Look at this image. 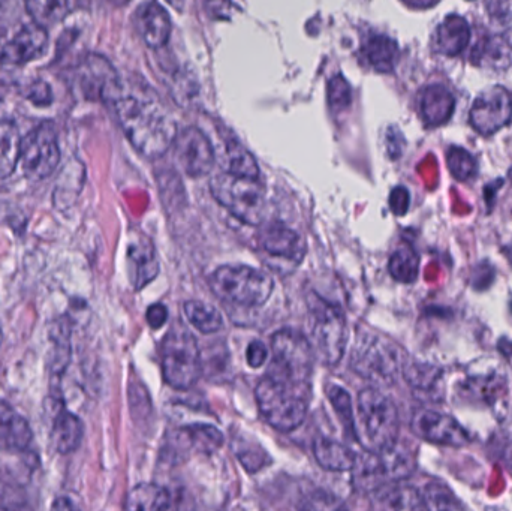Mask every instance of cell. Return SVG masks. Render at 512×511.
<instances>
[{
    "label": "cell",
    "mask_w": 512,
    "mask_h": 511,
    "mask_svg": "<svg viewBox=\"0 0 512 511\" xmlns=\"http://www.w3.org/2000/svg\"><path fill=\"white\" fill-rule=\"evenodd\" d=\"M111 107L129 143L144 158L164 156L173 146L177 125L173 113L150 86H123L122 93Z\"/></svg>",
    "instance_id": "cell-1"
},
{
    "label": "cell",
    "mask_w": 512,
    "mask_h": 511,
    "mask_svg": "<svg viewBox=\"0 0 512 511\" xmlns=\"http://www.w3.org/2000/svg\"><path fill=\"white\" fill-rule=\"evenodd\" d=\"M264 419L280 432L297 429L306 419L310 404V383L265 374L255 390Z\"/></svg>",
    "instance_id": "cell-2"
},
{
    "label": "cell",
    "mask_w": 512,
    "mask_h": 511,
    "mask_svg": "<svg viewBox=\"0 0 512 511\" xmlns=\"http://www.w3.org/2000/svg\"><path fill=\"white\" fill-rule=\"evenodd\" d=\"M399 411L393 399L376 387L361 390L357 402L355 440L367 452H381L399 440Z\"/></svg>",
    "instance_id": "cell-3"
},
{
    "label": "cell",
    "mask_w": 512,
    "mask_h": 511,
    "mask_svg": "<svg viewBox=\"0 0 512 511\" xmlns=\"http://www.w3.org/2000/svg\"><path fill=\"white\" fill-rule=\"evenodd\" d=\"M405 356L390 339L360 330L351 353V369L376 386L396 383L403 372Z\"/></svg>",
    "instance_id": "cell-4"
},
{
    "label": "cell",
    "mask_w": 512,
    "mask_h": 511,
    "mask_svg": "<svg viewBox=\"0 0 512 511\" xmlns=\"http://www.w3.org/2000/svg\"><path fill=\"white\" fill-rule=\"evenodd\" d=\"M309 309L310 345L315 357L324 365L336 366L348 345V324L342 309L319 294L307 296Z\"/></svg>",
    "instance_id": "cell-5"
},
{
    "label": "cell",
    "mask_w": 512,
    "mask_h": 511,
    "mask_svg": "<svg viewBox=\"0 0 512 511\" xmlns=\"http://www.w3.org/2000/svg\"><path fill=\"white\" fill-rule=\"evenodd\" d=\"M210 288L218 299L243 308H258L267 303L274 282L268 273L243 264L218 267L209 279Z\"/></svg>",
    "instance_id": "cell-6"
},
{
    "label": "cell",
    "mask_w": 512,
    "mask_h": 511,
    "mask_svg": "<svg viewBox=\"0 0 512 511\" xmlns=\"http://www.w3.org/2000/svg\"><path fill=\"white\" fill-rule=\"evenodd\" d=\"M162 374L165 383L176 390H188L200 380L203 372L200 347L195 336L176 323L161 345Z\"/></svg>",
    "instance_id": "cell-7"
},
{
    "label": "cell",
    "mask_w": 512,
    "mask_h": 511,
    "mask_svg": "<svg viewBox=\"0 0 512 511\" xmlns=\"http://www.w3.org/2000/svg\"><path fill=\"white\" fill-rule=\"evenodd\" d=\"M210 191L215 200L243 224L256 227L264 222L267 198L258 179L224 171L210 180Z\"/></svg>",
    "instance_id": "cell-8"
},
{
    "label": "cell",
    "mask_w": 512,
    "mask_h": 511,
    "mask_svg": "<svg viewBox=\"0 0 512 511\" xmlns=\"http://www.w3.org/2000/svg\"><path fill=\"white\" fill-rule=\"evenodd\" d=\"M417 468L414 452L406 444H391L381 452H364L357 456L354 471L355 483L361 489H378L385 483L402 482L411 477Z\"/></svg>",
    "instance_id": "cell-9"
},
{
    "label": "cell",
    "mask_w": 512,
    "mask_h": 511,
    "mask_svg": "<svg viewBox=\"0 0 512 511\" xmlns=\"http://www.w3.org/2000/svg\"><path fill=\"white\" fill-rule=\"evenodd\" d=\"M315 353L309 339L297 330H279L271 338V362L267 374L310 383Z\"/></svg>",
    "instance_id": "cell-10"
},
{
    "label": "cell",
    "mask_w": 512,
    "mask_h": 511,
    "mask_svg": "<svg viewBox=\"0 0 512 511\" xmlns=\"http://www.w3.org/2000/svg\"><path fill=\"white\" fill-rule=\"evenodd\" d=\"M21 167L30 180L47 179L60 162V147L56 128L50 122L41 123L23 138Z\"/></svg>",
    "instance_id": "cell-11"
},
{
    "label": "cell",
    "mask_w": 512,
    "mask_h": 511,
    "mask_svg": "<svg viewBox=\"0 0 512 511\" xmlns=\"http://www.w3.org/2000/svg\"><path fill=\"white\" fill-rule=\"evenodd\" d=\"M78 89L89 101L113 105L123 90L119 74L105 57L87 54L75 71Z\"/></svg>",
    "instance_id": "cell-12"
},
{
    "label": "cell",
    "mask_w": 512,
    "mask_h": 511,
    "mask_svg": "<svg viewBox=\"0 0 512 511\" xmlns=\"http://www.w3.org/2000/svg\"><path fill=\"white\" fill-rule=\"evenodd\" d=\"M411 429L420 440L439 446L463 447L471 443L468 432L454 417L430 408L415 411Z\"/></svg>",
    "instance_id": "cell-13"
},
{
    "label": "cell",
    "mask_w": 512,
    "mask_h": 511,
    "mask_svg": "<svg viewBox=\"0 0 512 511\" xmlns=\"http://www.w3.org/2000/svg\"><path fill=\"white\" fill-rule=\"evenodd\" d=\"M174 155L180 167L191 177L207 176L215 167L216 153L212 143L200 129L188 128L174 138Z\"/></svg>",
    "instance_id": "cell-14"
},
{
    "label": "cell",
    "mask_w": 512,
    "mask_h": 511,
    "mask_svg": "<svg viewBox=\"0 0 512 511\" xmlns=\"http://www.w3.org/2000/svg\"><path fill=\"white\" fill-rule=\"evenodd\" d=\"M512 117L510 93L502 87H492L478 96L472 105L471 123L481 134H495Z\"/></svg>",
    "instance_id": "cell-15"
},
{
    "label": "cell",
    "mask_w": 512,
    "mask_h": 511,
    "mask_svg": "<svg viewBox=\"0 0 512 511\" xmlns=\"http://www.w3.org/2000/svg\"><path fill=\"white\" fill-rule=\"evenodd\" d=\"M259 248L268 258L283 261L289 266H297L306 255V242L303 237L282 224H273L265 228L259 236Z\"/></svg>",
    "instance_id": "cell-16"
},
{
    "label": "cell",
    "mask_w": 512,
    "mask_h": 511,
    "mask_svg": "<svg viewBox=\"0 0 512 511\" xmlns=\"http://www.w3.org/2000/svg\"><path fill=\"white\" fill-rule=\"evenodd\" d=\"M48 47L45 27L32 23L24 26L0 51V63L5 66H20L38 59Z\"/></svg>",
    "instance_id": "cell-17"
},
{
    "label": "cell",
    "mask_w": 512,
    "mask_h": 511,
    "mask_svg": "<svg viewBox=\"0 0 512 511\" xmlns=\"http://www.w3.org/2000/svg\"><path fill=\"white\" fill-rule=\"evenodd\" d=\"M137 27L150 48L164 47L171 35V20L164 6L155 0L143 3L137 11Z\"/></svg>",
    "instance_id": "cell-18"
},
{
    "label": "cell",
    "mask_w": 512,
    "mask_h": 511,
    "mask_svg": "<svg viewBox=\"0 0 512 511\" xmlns=\"http://www.w3.org/2000/svg\"><path fill=\"white\" fill-rule=\"evenodd\" d=\"M126 258H128L129 279L135 290L146 287L158 276L159 261L150 240H135L129 245Z\"/></svg>",
    "instance_id": "cell-19"
},
{
    "label": "cell",
    "mask_w": 512,
    "mask_h": 511,
    "mask_svg": "<svg viewBox=\"0 0 512 511\" xmlns=\"http://www.w3.org/2000/svg\"><path fill=\"white\" fill-rule=\"evenodd\" d=\"M32 437V429L27 420L0 399V450L23 452L29 447Z\"/></svg>",
    "instance_id": "cell-20"
},
{
    "label": "cell",
    "mask_w": 512,
    "mask_h": 511,
    "mask_svg": "<svg viewBox=\"0 0 512 511\" xmlns=\"http://www.w3.org/2000/svg\"><path fill=\"white\" fill-rule=\"evenodd\" d=\"M471 27L460 15H448L433 35V50L444 56H457L468 47Z\"/></svg>",
    "instance_id": "cell-21"
},
{
    "label": "cell",
    "mask_w": 512,
    "mask_h": 511,
    "mask_svg": "<svg viewBox=\"0 0 512 511\" xmlns=\"http://www.w3.org/2000/svg\"><path fill=\"white\" fill-rule=\"evenodd\" d=\"M174 446L179 447L180 453H188L189 450L204 455H212L221 449L224 444V435L215 426L191 425L179 429L173 434Z\"/></svg>",
    "instance_id": "cell-22"
},
{
    "label": "cell",
    "mask_w": 512,
    "mask_h": 511,
    "mask_svg": "<svg viewBox=\"0 0 512 511\" xmlns=\"http://www.w3.org/2000/svg\"><path fill=\"white\" fill-rule=\"evenodd\" d=\"M454 105L456 99L453 93L441 84H433L421 92L420 114L426 125L438 126L450 120Z\"/></svg>",
    "instance_id": "cell-23"
},
{
    "label": "cell",
    "mask_w": 512,
    "mask_h": 511,
    "mask_svg": "<svg viewBox=\"0 0 512 511\" xmlns=\"http://www.w3.org/2000/svg\"><path fill=\"white\" fill-rule=\"evenodd\" d=\"M373 507L378 510H424L423 495L414 486L394 482L375 489Z\"/></svg>",
    "instance_id": "cell-24"
},
{
    "label": "cell",
    "mask_w": 512,
    "mask_h": 511,
    "mask_svg": "<svg viewBox=\"0 0 512 511\" xmlns=\"http://www.w3.org/2000/svg\"><path fill=\"white\" fill-rule=\"evenodd\" d=\"M472 60L486 68L508 69L512 65V29L498 35L489 36L475 48Z\"/></svg>",
    "instance_id": "cell-25"
},
{
    "label": "cell",
    "mask_w": 512,
    "mask_h": 511,
    "mask_svg": "<svg viewBox=\"0 0 512 511\" xmlns=\"http://www.w3.org/2000/svg\"><path fill=\"white\" fill-rule=\"evenodd\" d=\"M313 455L324 470L336 473L351 471L357 461V455L348 446L327 437L313 441Z\"/></svg>",
    "instance_id": "cell-26"
},
{
    "label": "cell",
    "mask_w": 512,
    "mask_h": 511,
    "mask_svg": "<svg viewBox=\"0 0 512 511\" xmlns=\"http://www.w3.org/2000/svg\"><path fill=\"white\" fill-rule=\"evenodd\" d=\"M361 51H363L367 65L372 66L375 71L382 72V74L393 71L400 56L397 42L390 36L385 35L369 36L363 42Z\"/></svg>",
    "instance_id": "cell-27"
},
{
    "label": "cell",
    "mask_w": 512,
    "mask_h": 511,
    "mask_svg": "<svg viewBox=\"0 0 512 511\" xmlns=\"http://www.w3.org/2000/svg\"><path fill=\"white\" fill-rule=\"evenodd\" d=\"M83 434L81 420L74 414L68 413L65 408H60L59 413L54 417L53 431H51L54 449L62 455L75 452L80 447Z\"/></svg>",
    "instance_id": "cell-28"
},
{
    "label": "cell",
    "mask_w": 512,
    "mask_h": 511,
    "mask_svg": "<svg viewBox=\"0 0 512 511\" xmlns=\"http://www.w3.org/2000/svg\"><path fill=\"white\" fill-rule=\"evenodd\" d=\"M173 506L170 492L155 483H143L135 486L126 498V510L159 511L168 510Z\"/></svg>",
    "instance_id": "cell-29"
},
{
    "label": "cell",
    "mask_w": 512,
    "mask_h": 511,
    "mask_svg": "<svg viewBox=\"0 0 512 511\" xmlns=\"http://www.w3.org/2000/svg\"><path fill=\"white\" fill-rule=\"evenodd\" d=\"M21 138L17 125L11 120H0V179L14 173L20 162Z\"/></svg>",
    "instance_id": "cell-30"
},
{
    "label": "cell",
    "mask_w": 512,
    "mask_h": 511,
    "mask_svg": "<svg viewBox=\"0 0 512 511\" xmlns=\"http://www.w3.org/2000/svg\"><path fill=\"white\" fill-rule=\"evenodd\" d=\"M222 167L227 173L237 174V176L252 177V179L259 177V168L254 156L236 138L227 140L225 143Z\"/></svg>",
    "instance_id": "cell-31"
},
{
    "label": "cell",
    "mask_w": 512,
    "mask_h": 511,
    "mask_svg": "<svg viewBox=\"0 0 512 511\" xmlns=\"http://www.w3.org/2000/svg\"><path fill=\"white\" fill-rule=\"evenodd\" d=\"M388 270L397 282L414 284L420 273V257L414 248L402 245L391 254Z\"/></svg>",
    "instance_id": "cell-32"
},
{
    "label": "cell",
    "mask_w": 512,
    "mask_h": 511,
    "mask_svg": "<svg viewBox=\"0 0 512 511\" xmlns=\"http://www.w3.org/2000/svg\"><path fill=\"white\" fill-rule=\"evenodd\" d=\"M26 11L39 26H56L69 11V0H26Z\"/></svg>",
    "instance_id": "cell-33"
},
{
    "label": "cell",
    "mask_w": 512,
    "mask_h": 511,
    "mask_svg": "<svg viewBox=\"0 0 512 511\" xmlns=\"http://www.w3.org/2000/svg\"><path fill=\"white\" fill-rule=\"evenodd\" d=\"M189 323L201 333H216L224 326L221 312L215 306L207 305L200 300H189L183 306Z\"/></svg>",
    "instance_id": "cell-34"
},
{
    "label": "cell",
    "mask_w": 512,
    "mask_h": 511,
    "mask_svg": "<svg viewBox=\"0 0 512 511\" xmlns=\"http://www.w3.org/2000/svg\"><path fill=\"white\" fill-rule=\"evenodd\" d=\"M403 377L415 392L429 393L436 389L441 372L432 366L420 365V363H405Z\"/></svg>",
    "instance_id": "cell-35"
},
{
    "label": "cell",
    "mask_w": 512,
    "mask_h": 511,
    "mask_svg": "<svg viewBox=\"0 0 512 511\" xmlns=\"http://www.w3.org/2000/svg\"><path fill=\"white\" fill-rule=\"evenodd\" d=\"M423 495L424 510H460L463 509L453 492L441 483H430Z\"/></svg>",
    "instance_id": "cell-36"
},
{
    "label": "cell",
    "mask_w": 512,
    "mask_h": 511,
    "mask_svg": "<svg viewBox=\"0 0 512 511\" xmlns=\"http://www.w3.org/2000/svg\"><path fill=\"white\" fill-rule=\"evenodd\" d=\"M327 396L339 416L340 422L343 423L346 431L355 438V416L351 396L339 386L327 387Z\"/></svg>",
    "instance_id": "cell-37"
},
{
    "label": "cell",
    "mask_w": 512,
    "mask_h": 511,
    "mask_svg": "<svg viewBox=\"0 0 512 511\" xmlns=\"http://www.w3.org/2000/svg\"><path fill=\"white\" fill-rule=\"evenodd\" d=\"M447 162L451 174L459 182L471 180L477 174V162L472 158L471 153L466 152L462 147H451L450 152H448Z\"/></svg>",
    "instance_id": "cell-38"
},
{
    "label": "cell",
    "mask_w": 512,
    "mask_h": 511,
    "mask_svg": "<svg viewBox=\"0 0 512 511\" xmlns=\"http://www.w3.org/2000/svg\"><path fill=\"white\" fill-rule=\"evenodd\" d=\"M352 102V90L342 75H334L328 83V104L333 111L348 110Z\"/></svg>",
    "instance_id": "cell-39"
},
{
    "label": "cell",
    "mask_w": 512,
    "mask_h": 511,
    "mask_svg": "<svg viewBox=\"0 0 512 511\" xmlns=\"http://www.w3.org/2000/svg\"><path fill=\"white\" fill-rule=\"evenodd\" d=\"M237 458L242 462L243 467L249 471V473H256V471L262 470L265 465L270 462L267 453L259 446H249V444L242 443V446L237 447Z\"/></svg>",
    "instance_id": "cell-40"
},
{
    "label": "cell",
    "mask_w": 512,
    "mask_h": 511,
    "mask_svg": "<svg viewBox=\"0 0 512 511\" xmlns=\"http://www.w3.org/2000/svg\"><path fill=\"white\" fill-rule=\"evenodd\" d=\"M27 99L38 107H47L53 101V93L47 83L36 81L27 92Z\"/></svg>",
    "instance_id": "cell-41"
},
{
    "label": "cell",
    "mask_w": 512,
    "mask_h": 511,
    "mask_svg": "<svg viewBox=\"0 0 512 511\" xmlns=\"http://www.w3.org/2000/svg\"><path fill=\"white\" fill-rule=\"evenodd\" d=\"M487 11L499 23H510L512 20V0H487Z\"/></svg>",
    "instance_id": "cell-42"
},
{
    "label": "cell",
    "mask_w": 512,
    "mask_h": 511,
    "mask_svg": "<svg viewBox=\"0 0 512 511\" xmlns=\"http://www.w3.org/2000/svg\"><path fill=\"white\" fill-rule=\"evenodd\" d=\"M246 359H248L249 366L254 369L261 368L265 365L268 359V348L261 341L252 342L248 347V353H246Z\"/></svg>",
    "instance_id": "cell-43"
},
{
    "label": "cell",
    "mask_w": 512,
    "mask_h": 511,
    "mask_svg": "<svg viewBox=\"0 0 512 511\" xmlns=\"http://www.w3.org/2000/svg\"><path fill=\"white\" fill-rule=\"evenodd\" d=\"M206 8L209 14L213 18H218V20H227L233 12V5H231L230 0H207Z\"/></svg>",
    "instance_id": "cell-44"
},
{
    "label": "cell",
    "mask_w": 512,
    "mask_h": 511,
    "mask_svg": "<svg viewBox=\"0 0 512 511\" xmlns=\"http://www.w3.org/2000/svg\"><path fill=\"white\" fill-rule=\"evenodd\" d=\"M146 317L147 323H149V326L152 327L153 330L161 329L168 320L167 308H165L164 305L156 303V305H152L147 309Z\"/></svg>",
    "instance_id": "cell-45"
},
{
    "label": "cell",
    "mask_w": 512,
    "mask_h": 511,
    "mask_svg": "<svg viewBox=\"0 0 512 511\" xmlns=\"http://www.w3.org/2000/svg\"><path fill=\"white\" fill-rule=\"evenodd\" d=\"M391 209L396 215H405L409 207V192L405 188H396L391 194Z\"/></svg>",
    "instance_id": "cell-46"
},
{
    "label": "cell",
    "mask_w": 512,
    "mask_h": 511,
    "mask_svg": "<svg viewBox=\"0 0 512 511\" xmlns=\"http://www.w3.org/2000/svg\"><path fill=\"white\" fill-rule=\"evenodd\" d=\"M402 2H405L408 6H412V8L424 9L436 5L439 0H402Z\"/></svg>",
    "instance_id": "cell-47"
},
{
    "label": "cell",
    "mask_w": 512,
    "mask_h": 511,
    "mask_svg": "<svg viewBox=\"0 0 512 511\" xmlns=\"http://www.w3.org/2000/svg\"><path fill=\"white\" fill-rule=\"evenodd\" d=\"M72 509H77V506H75V504L72 503V501L69 500V498L62 497V498H57V500L54 501L53 510H72Z\"/></svg>",
    "instance_id": "cell-48"
},
{
    "label": "cell",
    "mask_w": 512,
    "mask_h": 511,
    "mask_svg": "<svg viewBox=\"0 0 512 511\" xmlns=\"http://www.w3.org/2000/svg\"><path fill=\"white\" fill-rule=\"evenodd\" d=\"M173 8H176L177 11H183V6H185V0H167Z\"/></svg>",
    "instance_id": "cell-49"
},
{
    "label": "cell",
    "mask_w": 512,
    "mask_h": 511,
    "mask_svg": "<svg viewBox=\"0 0 512 511\" xmlns=\"http://www.w3.org/2000/svg\"><path fill=\"white\" fill-rule=\"evenodd\" d=\"M110 2L113 3V5L122 6L126 5L128 2H131V0H110Z\"/></svg>",
    "instance_id": "cell-50"
}]
</instances>
